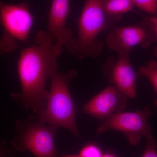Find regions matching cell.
Listing matches in <instances>:
<instances>
[{"instance_id": "obj_12", "label": "cell", "mask_w": 157, "mask_h": 157, "mask_svg": "<svg viewBox=\"0 0 157 157\" xmlns=\"http://www.w3.org/2000/svg\"><path fill=\"white\" fill-rule=\"evenodd\" d=\"M138 75L148 78L157 95V62L154 60L149 61L146 66L140 67ZM155 105L157 107V100Z\"/></svg>"}, {"instance_id": "obj_13", "label": "cell", "mask_w": 157, "mask_h": 157, "mask_svg": "<svg viewBox=\"0 0 157 157\" xmlns=\"http://www.w3.org/2000/svg\"><path fill=\"white\" fill-rule=\"evenodd\" d=\"M135 6L140 10L152 14L157 15V0H133Z\"/></svg>"}, {"instance_id": "obj_2", "label": "cell", "mask_w": 157, "mask_h": 157, "mask_svg": "<svg viewBox=\"0 0 157 157\" xmlns=\"http://www.w3.org/2000/svg\"><path fill=\"white\" fill-rule=\"evenodd\" d=\"M104 0H86L78 23L77 37L67 45L77 59L95 58L102 52L104 43L98 38L102 32L108 33L115 24L107 19L103 10Z\"/></svg>"}, {"instance_id": "obj_9", "label": "cell", "mask_w": 157, "mask_h": 157, "mask_svg": "<svg viewBox=\"0 0 157 157\" xmlns=\"http://www.w3.org/2000/svg\"><path fill=\"white\" fill-rule=\"evenodd\" d=\"M129 97L115 86L110 85L83 106V112L97 118L105 120L112 114L122 112Z\"/></svg>"}, {"instance_id": "obj_4", "label": "cell", "mask_w": 157, "mask_h": 157, "mask_svg": "<svg viewBox=\"0 0 157 157\" xmlns=\"http://www.w3.org/2000/svg\"><path fill=\"white\" fill-rule=\"evenodd\" d=\"M17 134L12 145L20 151H29L36 157H60L55 145L58 127L42 121L36 116L17 121Z\"/></svg>"}, {"instance_id": "obj_3", "label": "cell", "mask_w": 157, "mask_h": 157, "mask_svg": "<svg viewBox=\"0 0 157 157\" xmlns=\"http://www.w3.org/2000/svg\"><path fill=\"white\" fill-rule=\"evenodd\" d=\"M77 75L78 71L75 69L60 73L57 69L52 72L46 107L36 116L42 121L64 128L79 137L76 124V107L69 90L70 81Z\"/></svg>"}, {"instance_id": "obj_6", "label": "cell", "mask_w": 157, "mask_h": 157, "mask_svg": "<svg viewBox=\"0 0 157 157\" xmlns=\"http://www.w3.org/2000/svg\"><path fill=\"white\" fill-rule=\"evenodd\" d=\"M106 45L111 50H131L140 45L148 48L157 42L156 33L149 17L132 25L117 26L115 24L108 32Z\"/></svg>"}, {"instance_id": "obj_8", "label": "cell", "mask_w": 157, "mask_h": 157, "mask_svg": "<svg viewBox=\"0 0 157 157\" xmlns=\"http://www.w3.org/2000/svg\"><path fill=\"white\" fill-rule=\"evenodd\" d=\"M117 59L109 57L104 63L103 72L110 84L115 86L129 98L136 97L137 74L130 61L131 50L118 51Z\"/></svg>"}, {"instance_id": "obj_10", "label": "cell", "mask_w": 157, "mask_h": 157, "mask_svg": "<svg viewBox=\"0 0 157 157\" xmlns=\"http://www.w3.org/2000/svg\"><path fill=\"white\" fill-rule=\"evenodd\" d=\"M70 12V0H52L48 23V31L56 42L67 45L73 38V31L67 27V20Z\"/></svg>"}, {"instance_id": "obj_11", "label": "cell", "mask_w": 157, "mask_h": 157, "mask_svg": "<svg viewBox=\"0 0 157 157\" xmlns=\"http://www.w3.org/2000/svg\"><path fill=\"white\" fill-rule=\"evenodd\" d=\"M135 6L133 0H104L103 5L107 19L114 24L120 21L125 13L132 11Z\"/></svg>"}, {"instance_id": "obj_15", "label": "cell", "mask_w": 157, "mask_h": 157, "mask_svg": "<svg viewBox=\"0 0 157 157\" xmlns=\"http://www.w3.org/2000/svg\"><path fill=\"white\" fill-rule=\"evenodd\" d=\"M147 143L142 157H157L156 141L153 137L147 138Z\"/></svg>"}, {"instance_id": "obj_1", "label": "cell", "mask_w": 157, "mask_h": 157, "mask_svg": "<svg viewBox=\"0 0 157 157\" xmlns=\"http://www.w3.org/2000/svg\"><path fill=\"white\" fill-rule=\"evenodd\" d=\"M54 40L48 31H39L34 44L23 48L17 62L21 91L12 97L25 108L33 109L36 115L46 107L48 94L46 82L52 72L57 69L58 57L63 52V46L54 43Z\"/></svg>"}, {"instance_id": "obj_18", "label": "cell", "mask_w": 157, "mask_h": 157, "mask_svg": "<svg viewBox=\"0 0 157 157\" xmlns=\"http://www.w3.org/2000/svg\"><path fill=\"white\" fill-rule=\"evenodd\" d=\"M102 157H116L114 155L112 154L107 153L106 154L103 155Z\"/></svg>"}, {"instance_id": "obj_7", "label": "cell", "mask_w": 157, "mask_h": 157, "mask_svg": "<svg viewBox=\"0 0 157 157\" xmlns=\"http://www.w3.org/2000/svg\"><path fill=\"white\" fill-rule=\"evenodd\" d=\"M151 110L146 107L143 110L135 112H121L112 114L104 120L97 129L98 134L108 130L123 133L133 145L139 143L141 137H153L151 128L148 122Z\"/></svg>"}, {"instance_id": "obj_16", "label": "cell", "mask_w": 157, "mask_h": 157, "mask_svg": "<svg viewBox=\"0 0 157 157\" xmlns=\"http://www.w3.org/2000/svg\"><path fill=\"white\" fill-rule=\"evenodd\" d=\"M149 17L154 27L157 37V15H153L151 17ZM152 54L154 56L157 58V46L155 47L154 49L153 50Z\"/></svg>"}, {"instance_id": "obj_5", "label": "cell", "mask_w": 157, "mask_h": 157, "mask_svg": "<svg viewBox=\"0 0 157 157\" xmlns=\"http://www.w3.org/2000/svg\"><path fill=\"white\" fill-rule=\"evenodd\" d=\"M29 5L22 2L8 4L0 0V53H10L18 47V42L26 43L33 22Z\"/></svg>"}, {"instance_id": "obj_17", "label": "cell", "mask_w": 157, "mask_h": 157, "mask_svg": "<svg viewBox=\"0 0 157 157\" xmlns=\"http://www.w3.org/2000/svg\"><path fill=\"white\" fill-rule=\"evenodd\" d=\"M59 155L60 157H81L78 155L67 154L59 152Z\"/></svg>"}, {"instance_id": "obj_19", "label": "cell", "mask_w": 157, "mask_h": 157, "mask_svg": "<svg viewBox=\"0 0 157 157\" xmlns=\"http://www.w3.org/2000/svg\"><path fill=\"white\" fill-rule=\"evenodd\" d=\"M4 153L3 152V151H1V150H0V157H4Z\"/></svg>"}, {"instance_id": "obj_14", "label": "cell", "mask_w": 157, "mask_h": 157, "mask_svg": "<svg viewBox=\"0 0 157 157\" xmlns=\"http://www.w3.org/2000/svg\"><path fill=\"white\" fill-rule=\"evenodd\" d=\"M78 155L81 157H102L103 155L98 146L93 144H89L81 149Z\"/></svg>"}]
</instances>
